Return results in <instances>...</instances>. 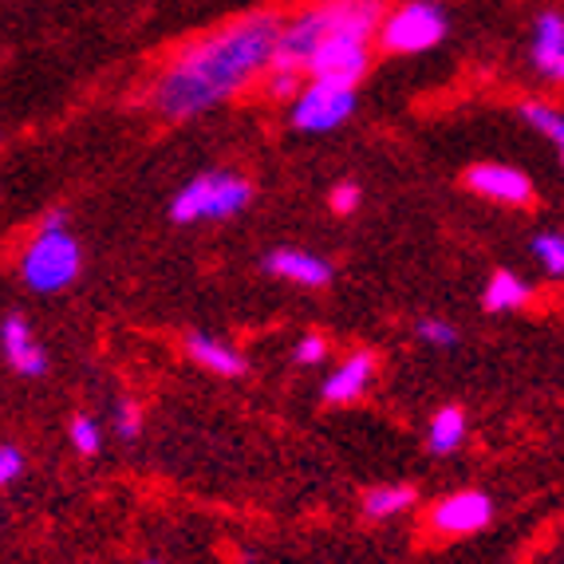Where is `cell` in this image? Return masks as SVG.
I'll return each mask as SVG.
<instances>
[{
	"label": "cell",
	"mask_w": 564,
	"mask_h": 564,
	"mask_svg": "<svg viewBox=\"0 0 564 564\" xmlns=\"http://www.w3.org/2000/svg\"><path fill=\"white\" fill-rule=\"evenodd\" d=\"M281 29L276 12L229 20L226 29L206 32L170 59L151 84V107L166 119H194L209 107L226 104L237 91L261 79L273 56V40Z\"/></svg>",
	"instance_id": "6da1fadb"
},
{
	"label": "cell",
	"mask_w": 564,
	"mask_h": 564,
	"mask_svg": "<svg viewBox=\"0 0 564 564\" xmlns=\"http://www.w3.org/2000/svg\"><path fill=\"white\" fill-rule=\"evenodd\" d=\"M253 198V186L237 174H198L194 182L178 189V198L170 202V217L178 226H189V221H217V217H234L241 214Z\"/></svg>",
	"instance_id": "7a4b0ae2"
},
{
	"label": "cell",
	"mask_w": 564,
	"mask_h": 564,
	"mask_svg": "<svg viewBox=\"0 0 564 564\" xmlns=\"http://www.w3.org/2000/svg\"><path fill=\"white\" fill-rule=\"evenodd\" d=\"M446 12L434 4V0H403L399 9H391L379 20V47L383 52H395V56H419V52H431L438 40L446 36Z\"/></svg>",
	"instance_id": "3957f363"
},
{
	"label": "cell",
	"mask_w": 564,
	"mask_h": 564,
	"mask_svg": "<svg viewBox=\"0 0 564 564\" xmlns=\"http://www.w3.org/2000/svg\"><path fill=\"white\" fill-rule=\"evenodd\" d=\"M79 264H84V253H79L76 237L67 229H40L36 241L20 257V273L29 289L59 292L79 276Z\"/></svg>",
	"instance_id": "277c9868"
},
{
	"label": "cell",
	"mask_w": 564,
	"mask_h": 564,
	"mask_svg": "<svg viewBox=\"0 0 564 564\" xmlns=\"http://www.w3.org/2000/svg\"><path fill=\"white\" fill-rule=\"evenodd\" d=\"M367 67H371V40L324 32L321 47L312 52V59H308L304 72L312 76V84L348 87V91H356V84L367 76Z\"/></svg>",
	"instance_id": "5b68a950"
},
{
	"label": "cell",
	"mask_w": 564,
	"mask_h": 564,
	"mask_svg": "<svg viewBox=\"0 0 564 564\" xmlns=\"http://www.w3.org/2000/svg\"><path fill=\"white\" fill-rule=\"evenodd\" d=\"M351 111H356V91H348V87L308 84L304 91H296L292 127L304 134H324V131H336Z\"/></svg>",
	"instance_id": "8992f818"
},
{
	"label": "cell",
	"mask_w": 564,
	"mask_h": 564,
	"mask_svg": "<svg viewBox=\"0 0 564 564\" xmlns=\"http://www.w3.org/2000/svg\"><path fill=\"white\" fill-rule=\"evenodd\" d=\"M324 40V17L321 9H304L292 20H281L273 40V56H269V67H289V72H304L312 59V52L321 47Z\"/></svg>",
	"instance_id": "52a82bcc"
},
{
	"label": "cell",
	"mask_w": 564,
	"mask_h": 564,
	"mask_svg": "<svg viewBox=\"0 0 564 564\" xmlns=\"http://www.w3.org/2000/svg\"><path fill=\"white\" fill-rule=\"evenodd\" d=\"M494 518V501L481 489H458L431 509V529L438 536H470L489 525Z\"/></svg>",
	"instance_id": "ba28073f"
},
{
	"label": "cell",
	"mask_w": 564,
	"mask_h": 564,
	"mask_svg": "<svg viewBox=\"0 0 564 564\" xmlns=\"http://www.w3.org/2000/svg\"><path fill=\"white\" fill-rule=\"evenodd\" d=\"M466 186L481 198L498 202V206H529L533 202V182L513 166H501V162H478V166L466 170Z\"/></svg>",
	"instance_id": "9c48e42d"
},
{
	"label": "cell",
	"mask_w": 564,
	"mask_h": 564,
	"mask_svg": "<svg viewBox=\"0 0 564 564\" xmlns=\"http://www.w3.org/2000/svg\"><path fill=\"white\" fill-rule=\"evenodd\" d=\"M316 9L324 17V32L371 40L379 32V20L387 17V0H324Z\"/></svg>",
	"instance_id": "30bf717a"
},
{
	"label": "cell",
	"mask_w": 564,
	"mask_h": 564,
	"mask_svg": "<svg viewBox=\"0 0 564 564\" xmlns=\"http://www.w3.org/2000/svg\"><path fill=\"white\" fill-rule=\"evenodd\" d=\"M0 348H4V359H9L24 379H40L47 371L44 348H40L32 328L20 321V316H9V321L0 324Z\"/></svg>",
	"instance_id": "8fae6325"
},
{
	"label": "cell",
	"mask_w": 564,
	"mask_h": 564,
	"mask_svg": "<svg viewBox=\"0 0 564 564\" xmlns=\"http://www.w3.org/2000/svg\"><path fill=\"white\" fill-rule=\"evenodd\" d=\"M264 269L292 284H304V289H324L332 281V264L316 253H304V249H273L264 257Z\"/></svg>",
	"instance_id": "7c38bea8"
},
{
	"label": "cell",
	"mask_w": 564,
	"mask_h": 564,
	"mask_svg": "<svg viewBox=\"0 0 564 564\" xmlns=\"http://www.w3.org/2000/svg\"><path fill=\"white\" fill-rule=\"evenodd\" d=\"M371 379H376V356L371 351H356V356H348L324 379V399L328 403H356L371 387Z\"/></svg>",
	"instance_id": "4fadbf2b"
},
{
	"label": "cell",
	"mask_w": 564,
	"mask_h": 564,
	"mask_svg": "<svg viewBox=\"0 0 564 564\" xmlns=\"http://www.w3.org/2000/svg\"><path fill=\"white\" fill-rule=\"evenodd\" d=\"M533 64H536L541 76H549L553 84H561V76H564V20L556 9H549V12L536 17Z\"/></svg>",
	"instance_id": "5bb4252c"
},
{
	"label": "cell",
	"mask_w": 564,
	"mask_h": 564,
	"mask_svg": "<svg viewBox=\"0 0 564 564\" xmlns=\"http://www.w3.org/2000/svg\"><path fill=\"white\" fill-rule=\"evenodd\" d=\"M186 356L198 367H206V371H214V376H221V379L245 376L241 351L229 348V344H221V339H214V336H202V332L186 336Z\"/></svg>",
	"instance_id": "9a60e30c"
},
{
	"label": "cell",
	"mask_w": 564,
	"mask_h": 564,
	"mask_svg": "<svg viewBox=\"0 0 564 564\" xmlns=\"http://www.w3.org/2000/svg\"><path fill=\"white\" fill-rule=\"evenodd\" d=\"M462 443H466V414H462V406H443L431 419L426 446H431V454H454Z\"/></svg>",
	"instance_id": "2e32d148"
},
{
	"label": "cell",
	"mask_w": 564,
	"mask_h": 564,
	"mask_svg": "<svg viewBox=\"0 0 564 564\" xmlns=\"http://www.w3.org/2000/svg\"><path fill=\"white\" fill-rule=\"evenodd\" d=\"M533 301V284H525L518 273H494V281L486 284V308L489 312H513L525 308Z\"/></svg>",
	"instance_id": "e0dca14e"
},
{
	"label": "cell",
	"mask_w": 564,
	"mask_h": 564,
	"mask_svg": "<svg viewBox=\"0 0 564 564\" xmlns=\"http://www.w3.org/2000/svg\"><path fill=\"white\" fill-rule=\"evenodd\" d=\"M411 506H414V489L411 486H379L364 498V513L371 521L399 518V513H406Z\"/></svg>",
	"instance_id": "ac0fdd59"
},
{
	"label": "cell",
	"mask_w": 564,
	"mask_h": 564,
	"mask_svg": "<svg viewBox=\"0 0 564 564\" xmlns=\"http://www.w3.org/2000/svg\"><path fill=\"white\" fill-rule=\"evenodd\" d=\"M521 119H525L536 134H545L556 151L564 147V119H561V111H556V107H549V104H521Z\"/></svg>",
	"instance_id": "d6986e66"
},
{
	"label": "cell",
	"mask_w": 564,
	"mask_h": 564,
	"mask_svg": "<svg viewBox=\"0 0 564 564\" xmlns=\"http://www.w3.org/2000/svg\"><path fill=\"white\" fill-rule=\"evenodd\" d=\"M301 76L304 72H289V67H264L261 87L269 99H292V95L301 91Z\"/></svg>",
	"instance_id": "ffe728a7"
},
{
	"label": "cell",
	"mask_w": 564,
	"mask_h": 564,
	"mask_svg": "<svg viewBox=\"0 0 564 564\" xmlns=\"http://www.w3.org/2000/svg\"><path fill=\"white\" fill-rule=\"evenodd\" d=\"M533 253L541 257V264L549 269V276H561L564 273V237L556 234H541L533 237Z\"/></svg>",
	"instance_id": "44dd1931"
},
{
	"label": "cell",
	"mask_w": 564,
	"mask_h": 564,
	"mask_svg": "<svg viewBox=\"0 0 564 564\" xmlns=\"http://www.w3.org/2000/svg\"><path fill=\"white\" fill-rule=\"evenodd\" d=\"M72 446H76L79 454H95L99 451V443H104V431H99V423L95 419H87V414H76L72 419Z\"/></svg>",
	"instance_id": "7402d4cb"
},
{
	"label": "cell",
	"mask_w": 564,
	"mask_h": 564,
	"mask_svg": "<svg viewBox=\"0 0 564 564\" xmlns=\"http://www.w3.org/2000/svg\"><path fill=\"white\" fill-rule=\"evenodd\" d=\"M419 339L431 344V348H454L458 344V328L446 321H423L419 324Z\"/></svg>",
	"instance_id": "603a6c76"
},
{
	"label": "cell",
	"mask_w": 564,
	"mask_h": 564,
	"mask_svg": "<svg viewBox=\"0 0 564 564\" xmlns=\"http://www.w3.org/2000/svg\"><path fill=\"white\" fill-rule=\"evenodd\" d=\"M139 431H142V411L127 399V403H119V411H115V434L127 438V443H134Z\"/></svg>",
	"instance_id": "cb8c5ba5"
},
{
	"label": "cell",
	"mask_w": 564,
	"mask_h": 564,
	"mask_svg": "<svg viewBox=\"0 0 564 564\" xmlns=\"http://www.w3.org/2000/svg\"><path fill=\"white\" fill-rule=\"evenodd\" d=\"M292 356H296V364H301V367L324 364V356H328V339L312 332V336H304L301 344H296V351H292Z\"/></svg>",
	"instance_id": "d4e9b609"
},
{
	"label": "cell",
	"mask_w": 564,
	"mask_h": 564,
	"mask_svg": "<svg viewBox=\"0 0 564 564\" xmlns=\"http://www.w3.org/2000/svg\"><path fill=\"white\" fill-rule=\"evenodd\" d=\"M328 206H332V214H339V217L356 214V209H359V186H356V182H339V186L332 189Z\"/></svg>",
	"instance_id": "484cf974"
},
{
	"label": "cell",
	"mask_w": 564,
	"mask_h": 564,
	"mask_svg": "<svg viewBox=\"0 0 564 564\" xmlns=\"http://www.w3.org/2000/svg\"><path fill=\"white\" fill-rule=\"evenodd\" d=\"M20 470H24V454L17 451V446L0 443V486H9V481L20 478Z\"/></svg>",
	"instance_id": "4316f807"
},
{
	"label": "cell",
	"mask_w": 564,
	"mask_h": 564,
	"mask_svg": "<svg viewBox=\"0 0 564 564\" xmlns=\"http://www.w3.org/2000/svg\"><path fill=\"white\" fill-rule=\"evenodd\" d=\"M151 564H154V561H151Z\"/></svg>",
	"instance_id": "83f0119b"
}]
</instances>
